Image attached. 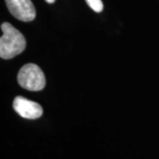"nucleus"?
I'll return each instance as SVG.
<instances>
[{"label": "nucleus", "mask_w": 159, "mask_h": 159, "mask_svg": "<svg viewBox=\"0 0 159 159\" xmlns=\"http://www.w3.org/2000/svg\"><path fill=\"white\" fill-rule=\"evenodd\" d=\"M1 29L3 35L0 38V57L4 59L13 58L26 49V39L10 23H3Z\"/></svg>", "instance_id": "nucleus-1"}, {"label": "nucleus", "mask_w": 159, "mask_h": 159, "mask_svg": "<svg viewBox=\"0 0 159 159\" xmlns=\"http://www.w3.org/2000/svg\"><path fill=\"white\" fill-rule=\"evenodd\" d=\"M17 80L20 87L29 91L42 90L46 84L43 72L34 64L23 66L18 74Z\"/></svg>", "instance_id": "nucleus-2"}, {"label": "nucleus", "mask_w": 159, "mask_h": 159, "mask_svg": "<svg viewBox=\"0 0 159 159\" xmlns=\"http://www.w3.org/2000/svg\"><path fill=\"white\" fill-rule=\"evenodd\" d=\"M6 4L12 16L24 22L34 20L35 8L31 0H6Z\"/></svg>", "instance_id": "nucleus-3"}, {"label": "nucleus", "mask_w": 159, "mask_h": 159, "mask_svg": "<svg viewBox=\"0 0 159 159\" xmlns=\"http://www.w3.org/2000/svg\"><path fill=\"white\" fill-rule=\"evenodd\" d=\"M12 106L14 111L24 119H35L43 115V108L39 103L25 97H15Z\"/></svg>", "instance_id": "nucleus-4"}, {"label": "nucleus", "mask_w": 159, "mask_h": 159, "mask_svg": "<svg viewBox=\"0 0 159 159\" xmlns=\"http://www.w3.org/2000/svg\"><path fill=\"white\" fill-rule=\"evenodd\" d=\"M88 6L96 12H101L103 9L102 0H86Z\"/></svg>", "instance_id": "nucleus-5"}, {"label": "nucleus", "mask_w": 159, "mask_h": 159, "mask_svg": "<svg viewBox=\"0 0 159 159\" xmlns=\"http://www.w3.org/2000/svg\"><path fill=\"white\" fill-rule=\"evenodd\" d=\"M45 1L48 4H53V3H55L56 0H45Z\"/></svg>", "instance_id": "nucleus-6"}]
</instances>
